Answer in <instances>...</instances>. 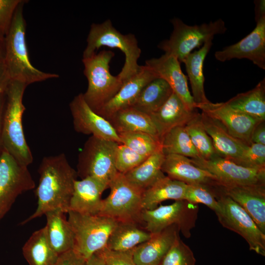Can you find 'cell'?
Returning <instances> with one entry per match:
<instances>
[{
    "instance_id": "obj_7",
    "label": "cell",
    "mask_w": 265,
    "mask_h": 265,
    "mask_svg": "<svg viewBox=\"0 0 265 265\" xmlns=\"http://www.w3.org/2000/svg\"><path fill=\"white\" fill-rule=\"evenodd\" d=\"M171 22L173 30L170 38L161 41L158 48L165 53L175 57L180 62H183L193 49L227 30L225 23L221 19L194 26L187 25L177 18L172 19Z\"/></svg>"
},
{
    "instance_id": "obj_44",
    "label": "cell",
    "mask_w": 265,
    "mask_h": 265,
    "mask_svg": "<svg viewBox=\"0 0 265 265\" xmlns=\"http://www.w3.org/2000/svg\"><path fill=\"white\" fill-rule=\"evenodd\" d=\"M251 142L265 145V121L260 122L255 127L251 135Z\"/></svg>"
},
{
    "instance_id": "obj_21",
    "label": "cell",
    "mask_w": 265,
    "mask_h": 265,
    "mask_svg": "<svg viewBox=\"0 0 265 265\" xmlns=\"http://www.w3.org/2000/svg\"><path fill=\"white\" fill-rule=\"evenodd\" d=\"M107 187V185L92 177L76 180L69 211L85 214H99L102 205V194Z\"/></svg>"
},
{
    "instance_id": "obj_26",
    "label": "cell",
    "mask_w": 265,
    "mask_h": 265,
    "mask_svg": "<svg viewBox=\"0 0 265 265\" xmlns=\"http://www.w3.org/2000/svg\"><path fill=\"white\" fill-rule=\"evenodd\" d=\"M212 40L206 42L200 49L190 53L183 62L185 65L192 90L191 95L196 107L197 105L210 101L206 96L204 90L203 64L212 46Z\"/></svg>"
},
{
    "instance_id": "obj_15",
    "label": "cell",
    "mask_w": 265,
    "mask_h": 265,
    "mask_svg": "<svg viewBox=\"0 0 265 265\" xmlns=\"http://www.w3.org/2000/svg\"><path fill=\"white\" fill-rule=\"evenodd\" d=\"M254 29L238 42L215 52L220 62L232 59H247L259 68L265 69V16L257 21Z\"/></svg>"
},
{
    "instance_id": "obj_39",
    "label": "cell",
    "mask_w": 265,
    "mask_h": 265,
    "mask_svg": "<svg viewBox=\"0 0 265 265\" xmlns=\"http://www.w3.org/2000/svg\"><path fill=\"white\" fill-rule=\"evenodd\" d=\"M147 158L137 153L123 144H119L115 157L116 170L124 174L137 166Z\"/></svg>"
},
{
    "instance_id": "obj_14",
    "label": "cell",
    "mask_w": 265,
    "mask_h": 265,
    "mask_svg": "<svg viewBox=\"0 0 265 265\" xmlns=\"http://www.w3.org/2000/svg\"><path fill=\"white\" fill-rule=\"evenodd\" d=\"M196 107L219 122L232 136L248 146L252 144L251 135L255 127L261 122L233 109L225 102L209 101L197 105Z\"/></svg>"
},
{
    "instance_id": "obj_46",
    "label": "cell",
    "mask_w": 265,
    "mask_h": 265,
    "mask_svg": "<svg viewBox=\"0 0 265 265\" xmlns=\"http://www.w3.org/2000/svg\"><path fill=\"white\" fill-rule=\"evenodd\" d=\"M84 265H104V258L101 250L93 254L86 260Z\"/></svg>"
},
{
    "instance_id": "obj_17",
    "label": "cell",
    "mask_w": 265,
    "mask_h": 265,
    "mask_svg": "<svg viewBox=\"0 0 265 265\" xmlns=\"http://www.w3.org/2000/svg\"><path fill=\"white\" fill-rule=\"evenodd\" d=\"M158 77L148 66H141L139 71L123 83L118 92L97 113L108 121L117 111L132 107L144 87Z\"/></svg>"
},
{
    "instance_id": "obj_2",
    "label": "cell",
    "mask_w": 265,
    "mask_h": 265,
    "mask_svg": "<svg viewBox=\"0 0 265 265\" xmlns=\"http://www.w3.org/2000/svg\"><path fill=\"white\" fill-rule=\"evenodd\" d=\"M26 2V0H22L17 7L5 34L4 63L9 80L19 81L27 86L59 76L43 72L30 62L26 38V22L23 15Z\"/></svg>"
},
{
    "instance_id": "obj_28",
    "label": "cell",
    "mask_w": 265,
    "mask_h": 265,
    "mask_svg": "<svg viewBox=\"0 0 265 265\" xmlns=\"http://www.w3.org/2000/svg\"><path fill=\"white\" fill-rule=\"evenodd\" d=\"M134 221H118L106 247L115 251H127L149 240L152 234Z\"/></svg>"
},
{
    "instance_id": "obj_31",
    "label": "cell",
    "mask_w": 265,
    "mask_h": 265,
    "mask_svg": "<svg viewBox=\"0 0 265 265\" xmlns=\"http://www.w3.org/2000/svg\"><path fill=\"white\" fill-rule=\"evenodd\" d=\"M233 109L258 120L265 121V79L252 89L241 93L225 102Z\"/></svg>"
},
{
    "instance_id": "obj_3",
    "label": "cell",
    "mask_w": 265,
    "mask_h": 265,
    "mask_svg": "<svg viewBox=\"0 0 265 265\" xmlns=\"http://www.w3.org/2000/svg\"><path fill=\"white\" fill-rule=\"evenodd\" d=\"M27 85L9 80L6 88V100L3 115L1 141L3 149L20 163L28 166L33 157L24 133L22 118L26 108L23 103Z\"/></svg>"
},
{
    "instance_id": "obj_49",
    "label": "cell",
    "mask_w": 265,
    "mask_h": 265,
    "mask_svg": "<svg viewBox=\"0 0 265 265\" xmlns=\"http://www.w3.org/2000/svg\"><path fill=\"white\" fill-rule=\"evenodd\" d=\"M5 34L0 30V62H4L5 54Z\"/></svg>"
},
{
    "instance_id": "obj_43",
    "label": "cell",
    "mask_w": 265,
    "mask_h": 265,
    "mask_svg": "<svg viewBox=\"0 0 265 265\" xmlns=\"http://www.w3.org/2000/svg\"><path fill=\"white\" fill-rule=\"evenodd\" d=\"M86 260L72 249L59 255L54 265H84Z\"/></svg>"
},
{
    "instance_id": "obj_19",
    "label": "cell",
    "mask_w": 265,
    "mask_h": 265,
    "mask_svg": "<svg viewBox=\"0 0 265 265\" xmlns=\"http://www.w3.org/2000/svg\"><path fill=\"white\" fill-rule=\"evenodd\" d=\"M218 187L239 205L265 234V185Z\"/></svg>"
},
{
    "instance_id": "obj_8",
    "label": "cell",
    "mask_w": 265,
    "mask_h": 265,
    "mask_svg": "<svg viewBox=\"0 0 265 265\" xmlns=\"http://www.w3.org/2000/svg\"><path fill=\"white\" fill-rule=\"evenodd\" d=\"M118 143L91 135L79 155L77 174L94 177L108 185L118 172L115 164Z\"/></svg>"
},
{
    "instance_id": "obj_20",
    "label": "cell",
    "mask_w": 265,
    "mask_h": 265,
    "mask_svg": "<svg viewBox=\"0 0 265 265\" xmlns=\"http://www.w3.org/2000/svg\"><path fill=\"white\" fill-rule=\"evenodd\" d=\"M180 230L172 225L161 232L152 234L147 241L133 249V258L135 265H160L175 241L180 238Z\"/></svg>"
},
{
    "instance_id": "obj_24",
    "label": "cell",
    "mask_w": 265,
    "mask_h": 265,
    "mask_svg": "<svg viewBox=\"0 0 265 265\" xmlns=\"http://www.w3.org/2000/svg\"><path fill=\"white\" fill-rule=\"evenodd\" d=\"M197 109H189L173 92L157 111L149 115L158 133L159 140L171 129L184 126L198 113Z\"/></svg>"
},
{
    "instance_id": "obj_9",
    "label": "cell",
    "mask_w": 265,
    "mask_h": 265,
    "mask_svg": "<svg viewBox=\"0 0 265 265\" xmlns=\"http://www.w3.org/2000/svg\"><path fill=\"white\" fill-rule=\"evenodd\" d=\"M110 192L103 199L99 214L112 218L117 221H134L140 220L142 194L144 191L131 184L124 174L118 172L109 183Z\"/></svg>"
},
{
    "instance_id": "obj_13",
    "label": "cell",
    "mask_w": 265,
    "mask_h": 265,
    "mask_svg": "<svg viewBox=\"0 0 265 265\" xmlns=\"http://www.w3.org/2000/svg\"><path fill=\"white\" fill-rule=\"evenodd\" d=\"M35 186L27 166L20 163L3 149L0 155V220L18 196Z\"/></svg>"
},
{
    "instance_id": "obj_50",
    "label": "cell",
    "mask_w": 265,
    "mask_h": 265,
    "mask_svg": "<svg viewBox=\"0 0 265 265\" xmlns=\"http://www.w3.org/2000/svg\"><path fill=\"white\" fill-rule=\"evenodd\" d=\"M2 150H0V155L1 154V153L2 151Z\"/></svg>"
},
{
    "instance_id": "obj_45",
    "label": "cell",
    "mask_w": 265,
    "mask_h": 265,
    "mask_svg": "<svg viewBox=\"0 0 265 265\" xmlns=\"http://www.w3.org/2000/svg\"><path fill=\"white\" fill-rule=\"evenodd\" d=\"M6 85L3 87L0 88V150H2L3 149L1 141V134L3 115L6 100Z\"/></svg>"
},
{
    "instance_id": "obj_18",
    "label": "cell",
    "mask_w": 265,
    "mask_h": 265,
    "mask_svg": "<svg viewBox=\"0 0 265 265\" xmlns=\"http://www.w3.org/2000/svg\"><path fill=\"white\" fill-rule=\"evenodd\" d=\"M145 65L167 82L173 92L189 109H197L188 89L187 78L182 72L177 58L164 53L159 58L146 60Z\"/></svg>"
},
{
    "instance_id": "obj_5",
    "label": "cell",
    "mask_w": 265,
    "mask_h": 265,
    "mask_svg": "<svg viewBox=\"0 0 265 265\" xmlns=\"http://www.w3.org/2000/svg\"><path fill=\"white\" fill-rule=\"evenodd\" d=\"M114 55L112 51L103 50L82 60L88 81L83 97L96 113L115 95L123 83L118 75H112L109 71V63Z\"/></svg>"
},
{
    "instance_id": "obj_6",
    "label": "cell",
    "mask_w": 265,
    "mask_h": 265,
    "mask_svg": "<svg viewBox=\"0 0 265 265\" xmlns=\"http://www.w3.org/2000/svg\"><path fill=\"white\" fill-rule=\"evenodd\" d=\"M68 221L75 237V250L85 259L106 247L118 221L102 215L82 214L70 211Z\"/></svg>"
},
{
    "instance_id": "obj_4",
    "label": "cell",
    "mask_w": 265,
    "mask_h": 265,
    "mask_svg": "<svg viewBox=\"0 0 265 265\" xmlns=\"http://www.w3.org/2000/svg\"><path fill=\"white\" fill-rule=\"evenodd\" d=\"M103 46L116 48L125 56L124 66L118 75L123 82L135 75L140 69L137 63L141 51L135 36L123 34L113 26L110 20L101 24H92L87 38V46L83 58L89 57Z\"/></svg>"
},
{
    "instance_id": "obj_47",
    "label": "cell",
    "mask_w": 265,
    "mask_h": 265,
    "mask_svg": "<svg viewBox=\"0 0 265 265\" xmlns=\"http://www.w3.org/2000/svg\"><path fill=\"white\" fill-rule=\"evenodd\" d=\"M255 19L257 21L265 16V0H258L255 2Z\"/></svg>"
},
{
    "instance_id": "obj_37",
    "label": "cell",
    "mask_w": 265,
    "mask_h": 265,
    "mask_svg": "<svg viewBox=\"0 0 265 265\" xmlns=\"http://www.w3.org/2000/svg\"><path fill=\"white\" fill-rule=\"evenodd\" d=\"M215 186L204 184L187 185L184 200L193 204H203L216 212L219 208Z\"/></svg>"
},
{
    "instance_id": "obj_38",
    "label": "cell",
    "mask_w": 265,
    "mask_h": 265,
    "mask_svg": "<svg viewBox=\"0 0 265 265\" xmlns=\"http://www.w3.org/2000/svg\"><path fill=\"white\" fill-rule=\"evenodd\" d=\"M193 253L179 238L168 250L160 265H195Z\"/></svg>"
},
{
    "instance_id": "obj_32",
    "label": "cell",
    "mask_w": 265,
    "mask_h": 265,
    "mask_svg": "<svg viewBox=\"0 0 265 265\" xmlns=\"http://www.w3.org/2000/svg\"><path fill=\"white\" fill-rule=\"evenodd\" d=\"M22 250L29 265H54L59 256L49 242L45 227L32 233Z\"/></svg>"
},
{
    "instance_id": "obj_35",
    "label": "cell",
    "mask_w": 265,
    "mask_h": 265,
    "mask_svg": "<svg viewBox=\"0 0 265 265\" xmlns=\"http://www.w3.org/2000/svg\"><path fill=\"white\" fill-rule=\"evenodd\" d=\"M184 127L200 158L208 159L217 155L212 140L203 126L201 113L198 112Z\"/></svg>"
},
{
    "instance_id": "obj_40",
    "label": "cell",
    "mask_w": 265,
    "mask_h": 265,
    "mask_svg": "<svg viewBox=\"0 0 265 265\" xmlns=\"http://www.w3.org/2000/svg\"><path fill=\"white\" fill-rule=\"evenodd\" d=\"M238 165L250 168H265V145L252 143L248 146Z\"/></svg>"
},
{
    "instance_id": "obj_10",
    "label": "cell",
    "mask_w": 265,
    "mask_h": 265,
    "mask_svg": "<svg viewBox=\"0 0 265 265\" xmlns=\"http://www.w3.org/2000/svg\"><path fill=\"white\" fill-rule=\"evenodd\" d=\"M198 206L186 200H178L168 205H160L153 210H143L140 215L144 228L151 234L159 233L166 228L176 225L186 238L191 236L195 227Z\"/></svg>"
},
{
    "instance_id": "obj_42",
    "label": "cell",
    "mask_w": 265,
    "mask_h": 265,
    "mask_svg": "<svg viewBox=\"0 0 265 265\" xmlns=\"http://www.w3.org/2000/svg\"><path fill=\"white\" fill-rule=\"evenodd\" d=\"M22 0H0V30L5 34L10 26L14 12Z\"/></svg>"
},
{
    "instance_id": "obj_36",
    "label": "cell",
    "mask_w": 265,
    "mask_h": 265,
    "mask_svg": "<svg viewBox=\"0 0 265 265\" xmlns=\"http://www.w3.org/2000/svg\"><path fill=\"white\" fill-rule=\"evenodd\" d=\"M118 135L121 144L146 157L161 148L159 139L146 132H127L118 133Z\"/></svg>"
},
{
    "instance_id": "obj_34",
    "label": "cell",
    "mask_w": 265,
    "mask_h": 265,
    "mask_svg": "<svg viewBox=\"0 0 265 265\" xmlns=\"http://www.w3.org/2000/svg\"><path fill=\"white\" fill-rule=\"evenodd\" d=\"M164 155H179L190 159L200 158L184 126L173 128L165 133L160 140Z\"/></svg>"
},
{
    "instance_id": "obj_25",
    "label": "cell",
    "mask_w": 265,
    "mask_h": 265,
    "mask_svg": "<svg viewBox=\"0 0 265 265\" xmlns=\"http://www.w3.org/2000/svg\"><path fill=\"white\" fill-rule=\"evenodd\" d=\"M65 213L54 210L45 214L47 219L45 228L48 240L58 255L74 249L75 245L74 234Z\"/></svg>"
},
{
    "instance_id": "obj_27",
    "label": "cell",
    "mask_w": 265,
    "mask_h": 265,
    "mask_svg": "<svg viewBox=\"0 0 265 265\" xmlns=\"http://www.w3.org/2000/svg\"><path fill=\"white\" fill-rule=\"evenodd\" d=\"M186 186L183 182L164 175L144 190L142 209H154L159 204L167 200H184Z\"/></svg>"
},
{
    "instance_id": "obj_1",
    "label": "cell",
    "mask_w": 265,
    "mask_h": 265,
    "mask_svg": "<svg viewBox=\"0 0 265 265\" xmlns=\"http://www.w3.org/2000/svg\"><path fill=\"white\" fill-rule=\"evenodd\" d=\"M39 182L36 189V210L21 224H25L48 212L59 210L68 213L74 190L77 171L64 154L44 157L39 167Z\"/></svg>"
},
{
    "instance_id": "obj_16",
    "label": "cell",
    "mask_w": 265,
    "mask_h": 265,
    "mask_svg": "<svg viewBox=\"0 0 265 265\" xmlns=\"http://www.w3.org/2000/svg\"><path fill=\"white\" fill-rule=\"evenodd\" d=\"M69 106L77 132L121 143L118 134L110 122L88 106L82 93L76 96Z\"/></svg>"
},
{
    "instance_id": "obj_30",
    "label": "cell",
    "mask_w": 265,
    "mask_h": 265,
    "mask_svg": "<svg viewBox=\"0 0 265 265\" xmlns=\"http://www.w3.org/2000/svg\"><path fill=\"white\" fill-rule=\"evenodd\" d=\"M164 157L160 148L124 175L131 184L144 191L165 175L161 170Z\"/></svg>"
},
{
    "instance_id": "obj_29",
    "label": "cell",
    "mask_w": 265,
    "mask_h": 265,
    "mask_svg": "<svg viewBox=\"0 0 265 265\" xmlns=\"http://www.w3.org/2000/svg\"><path fill=\"white\" fill-rule=\"evenodd\" d=\"M108 121L118 134L141 132L149 133L159 139L157 130L150 116L133 107L117 111Z\"/></svg>"
},
{
    "instance_id": "obj_41",
    "label": "cell",
    "mask_w": 265,
    "mask_h": 265,
    "mask_svg": "<svg viewBox=\"0 0 265 265\" xmlns=\"http://www.w3.org/2000/svg\"><path fill=\"white\" fill-rule=\"evenodd\" d=\"M133 249L127 251H115L105 247L101 250L104 265H135L133 258Z\"/></svg>"
},
{
    "instance_id": "obj_12",
    "label": "cell",
    "mask_w": 265,
    "mask_h": 265,
    "mask_svg": "<svg viewBox=\"0 0 265 265\" xmlns=\"http://www.w3.org/2000/svg\"><path fill=\"white\" fill-rule=\"evenodd\" d=\"M190 159L195 166L213 175L218 186L265 185V168L245 167L217 155L208 159Z\"/></svg>"
},
{
    "instance_id": "obj_23",
    "label": "cell",
    "mask_w": 265,
    "mask_h": 265,
    "mask_svg": "<svg viewBox=\"0 0 265 265\" xmlns=\"http://www.w3.org/2000/svg\"><path fill=\"white\" fill-rule=\"evenodd\" d=\"M201 118L217 155L238 164L248 145L232 136L219 122L202 112Z\"/></svg>"
},
{
    "instance_id": "obj_11",
    "label": "cell",
    "mask_w": 265,
    "mask_h": 265,
    "mask_svg": "<svg viewBox=\"0 0 265 265\" xmlns=\"http://www.w3.org/2000/svg\"><path fill=\"white\" fill-rule=\"evenodd\" d=\"M218 189L216 198L219 208L215 213L220 224L241 236L250 250L265 256V234L239 205Z\"/></svg>"
},
{
    "instance_id": "obj_22",
    "label": "cell",
    "mask_w": 265,
    "mask_h": 265,
    "mask_svg": "<svg viewBox=\"0 0 265 265\" xmlns=\"http://www.w3.org/2000/svg\"><path fill=\"white\" fill-rule=\"evenodd\" d=\"M161 170L171 179L186 185L217 186L213 175L195 166L190 158L185 156L175 154L165 155Z\"/></svg>"
},
{
    "instance_id": "obj_48",
    "label": "cell",
    "mask_w": 265,
    "mask_h": 265,
    "mask_svg": "<svg viewBox=\"0 0 265 265\" xmlns=\"http://www.w3.org/2000/svg\"><path fill=\"white\" fill-rule=\"evenodd\" d=\"M9 79L4 62H0V88L6 85Z\"/></svg>"
},
{
    "instance_id": "obj_33",
    "label": "cell",
    "mask_w": 265,
    "mask_h": 265,
    "mask_svg": "<svg viewBox=\"0 0 265 265\" xmlns=\"http://www.w3.org/2000/svg\"><path fill=\"white\" fill-rule=\"evenodd\" d=\"M172 93L167 82L158 77L144 87L132 107L149 115L161 107Z\"/></svg>"
}]
</instances>
